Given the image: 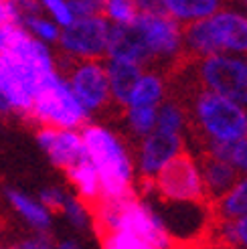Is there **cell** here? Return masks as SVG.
Returning a JSON list of instances; mask_svg holds the SVG:
<instances>
[{
	"instance_id": "27",
	"label": "cell",
	"mask_w": 247,
	"mask_h": 249,
	"mask_svg": "<svg viewBox=\"0 0 247 249\" xmlns=\"http://www.w3.org/2000/svg\"><path fill=\"white\" fill-rule=\"evenodd\" d=\"M59 215H63L73 227L83 231L91 225V213H89V207L85 205L79 196H73V195H67L63 207H61Z\"/></svg>"
},
{
	"instance_id": "35",
	"label": "cell",
	"mask_w": 247,
	"mask_h": 249,
	"mask_svg": "<svg viewBox=\"0 0 247 249\" xmlns=\"http://www.w3.org/2000/svg\"><path fill=\"white\" fill-rule=\"evenodd\" d=\"M2 22H10V15H8L6 0H0V24H2Z\"/></svg>"
},
{
	"instance_id": "33",
	"label": "cell",
	"mask_w": 247,
	"mask_h": 249,
	"mask_svg": "<svg viewBox=\"0 0 247 249\" xmlns=\"http://www.w3.org/2000/svg\"><path fill=\"white\" fill-rule=\"evenodd\" d=\"M140 15H166V0H134Z\"/></svg>"
},
{
	"instance_id": "30",
	"label": "cell",
	"mask_w": 247,
	"mask_h": 249,
	"mask_svg": "<svg viewBox=\"0 0 247 249\" xmlns=\"http://www.w3.org/2000/svg\"><path fill=\"white\" fill-rule=\"evenodd\" d=\"M69 193H65L63 189H59V186H47V189H43L39 193V201L51 211V213H59L61 207H63L65 203V198H67Z\"/></svg>"
},
{
	"instance_id": "36",
	"label": "cell",
	"mask_w": 247,
	"mask_h": 249,
	"mask_svg": "<svg viewBox=\"0 0 247 249\" xmlns=\"http://www.w3.org/2000/svg\"><path fill=\"white\" fill-rule=\"evenodd\" d=\"M189 249H221V247H215L211 243H205V245H196V247H189Z\"/></svg>"
},
{
	"instance_id": "21",
	"label": "cell",
	"mask_w": 247,
	"mask_h": 249,
	"mask_svg": "<svg viewBox=\"0 0 247 249\" xmlns=\"http://www.w3.org/2000/svg\"><path fill=\"white\" fill-rule=\"evenodd\" d=\"M223 4V0H166V15L178 20L180 24H189L211 17Z\"/></svg>"
},
{
	"instance_id": "29",
	"label": "cell",
	"mask_w": 247,
	"mask_h": 249,
	"mask_svg": "<svg viewBox=\"0 0 247 249\" xmlns=\"http://www.w3.org/2000/svg\"><path fill=\"white\" fill-rule=\"evenodd\" d=\"M41 6H43L45 15L51 20H55L61 29H65L67 24L75 20V15H73L69 0H41Z\"/></svg>"
},
{
	"instance_id": "17",
	"label": "cell",
	"mask_w": 247,
	"mask_h": 249,
	"mask_svg": "<svg viewBox=\"0 0 247 249\" xmlns=\"http://www.w3.org/2000/svg\"><path fill=\"white\" fill-rule=\"evenodd\" d=\"M168 95V81L160 71L150 69L144 71L136 81L128 95L126 106H142V107H158L162 99ZM124 106V107H126Z\"/></svg>"
},
{
	"instance_id": "1",
	"label": "cell",
	"mask_w": 247,
	"mask_h": 249,
	"mask_svg": "<svg viewBox=\"0 0 247 249\" xmlns=\"http://www.w3.org/2000/svg\"><path fill=\"white\" fill-rule=\"evenodd\" d=\"M176 77H182L187 93L182 104L189 111V136L201 148L207 142H225L235 144L247 136V107L227 99L219 93L194 85L184 73L172 69Z\"/></svg>"
},
{
	"instance_id": "26",
	"label": "cell",
	"mask_w": 247,
	"mask_h": 249,
	"mask_svg": "<svg viewBox=\"0 0 247 249\" xmlns=\"http://www.w3.org/2000/svg\"><path fill=\"white\" fill-rule=\"evenodd\" d=\"M97 237L102 241V249H154L148 241L130 231H107Z\"/></svg>"
},
{
	"instance_id": "7",
	"label": "cell",
	"mask_w": 247,
	"mask_h": 249,
	"mask_svg": "<svg viewBox=\"0 0 247 249\" xmlns=\"http://www.w3.org/2000/svg\"><path fill=\"white\" fill-rule=\"evenodd\" d=\"M150 65L175 69L184 55L182 24L168 15H138L134 20Z\"/></svg>"
},
{
	"instance_id": "28",
	"label": "cell",
	"mask_w": 247,
	"mask_h": 249,
	"mask_svg": "<svg viewBox=\"0 0 247 249\" xmlns=\"http://www.w3.org/2000/svg\"><path fill=\"white\" fill-rule=\"evenodd\" d=\"M6 6H8L10 20L20 24V27L31 17H36V15L43 12L41 0H6Z\"/></svg>"
},
{
	"instance_id": "6",
	"label": "cell",
	"mask_w": 247,
	"mask_h": 249,
	"mask_svg": "<svg viewBox=\"0 0 247 249\" xmlns=\"http://www.w3.org/2000/svg\"><path fill=\"white\" fill-rule=\"evenodd\" d=\"M164 221L172 245L189 249L209 243L215 213L209 201H150Z\"/></svg>"
},
{
	"instance_id": "20",
	"label": "cell",
	"mask_w": 247,
	"mask_h": 249,
	"mask_svg": "<svg viewBox=\"0 0 247 249\" xmlns=\"http://www.w3.org/2000/svg\"><path fill=\"white\" fill-rule=\"evenodd\" d=\"M215 219H235L247 215V174H239L229 191L211 203Z\"/></svg>"
},
{
	"instance_id": "4",
	"label": "cell",
	"mask_w": 247,
	"mask_h": 249,
	"mask_svg": "<svg viewBox=\"0 0 247 249\" xmlns=\"http://www.w3.org/2000/svg\"><path fill=\"white\" fill-rule=\"evenodd\" d=\"M194 85L247 107V57L215 53L201 59L184 57L175 67Z\"/></svg>"
},
{
	"instance_id": "10",
	"label": "cell",
	"mask_w": 247,
	"mask_h": 249,
	"mask_svg": "<svg viewBox=\"0 0 247 249\" xmlns=\"http://www.w3.org/2000/svg\"><path fill=\"white\" fill-rule=\"evenodd\" d=\"M112 24L104 15L77 17L59 35L61 55L69 59H102L107 49V36Z\"/></svg>"
},
{
	"instance_id": "31",
	"label": "cell",
	"mask_w": 247,
	"mask_h": 249,
	"mask_svg": "<svg viewBox=\"0 0 247 249\" xmlns=\"http://www.w3.org/2000/svg\"><path fill=\"white\" fill-rule=\"evenodd\" d=\"M22 27L17 22H2L0 24V55H4L8 49L12 47V43L17 41V36L20 35Z\"/></svg>"
},
{
	"instance_id": "22",
	"label": "cell",
	"mask_w": 247,
	"mask_h": 249,
	"mask_svg": "<svg viewBox=\"0 0 247 249\" xmlns=\"http://www.w3.org/2000/svg\"><path fill=\"white\" fill-rule=\"evenodd\" d=\"M156 128L164 130V132H172V134H182L187 136L189 130V111L187 106L182 104L180 97H164L162 104L158 106L156 111Z\"/></svg>"
},
{
	"instance_id": "34",
	"label": "cell",
	"mask_w": 247,
	"mask_h": 249,
	"mask_svg": "<svg viewBox=\"0 0 247 249\" xmlns=\"http://www.w3.org/2000/svg\"><path fill=\"white\" fill-rule=\"evenodd\" d=\"M55 249H81V245L75 239H63V241L55 243Z\"/></svg>"
},
{
	"instance_id": "38",
	"label": "cell",
	"mask_w": 247,
	"mask_h": 249,
	"mask_svg": "<svg viewBox=\"0 0 247 249\" xmlns=\"http://www.w3.org/2000/svg\"><path fill=\"white\" fill-rule=\"evenodd\" d=\"M243 2H245V8H247V0H243Z\"/></svg>"
},
{
	"instance_id": "23",
	"label": "cell",
	"mask_w": 247,
	"mask_h": 249,
	"mask_svg": "<svg viewBox=\"0 0 247 249\" xmlns=\"http://www.w3.org/2000/svg\"><path fill=\"white\" fill-rule=\"evenodd\" d=\"M122 109H124V124H126V130L136 142L156 128V111H158V107L126 106Z\"/></svg>"
},
{
	"instance_id": "32",
	"label": "cell",
	"mask_w": 247,
	"mask_h": 249,
	"mask_svg": "<svg viewBox=\"0 0 247 249\" xmlns=\"http://www.w3.org/2000/svg\"><path fill=\"white\" fill-rule=\"evenodd\" d=\"M229 162L237 168L239 174H247V136H245V138H241L239 142L233 144Z\"/></svg>"
},
{
	"instance_id": "37",
	"label": "cell",
	"mask_w": 247,
	"mask_h": 249,
	"mask_svg": "<svg viewBox=\"0 0 247 249\" xmlns=\"http://www.w3.org/2000/svg\"><path fill=\"white\" fill-rule=\"evenodd\" d=\"M168 249H180V247H176V245H175V247H168Z\"/></svg>"
},
{
	"instance_id": "9",
	"label": "cell",
	"mask_w": 247,
	"mask_h": 249,
	"mask_svg": "<svg viewBox=\"0 0 247 249\" xmlns=\"http://www.w3.org/2000/svg\"><path fill=\"white\" fill-rule=\"evenodd\" d=\"M152 198L158 201H207L199 160L189 150L175 156L152 178Z\"/></svg>"
},
{
	"instance_id": "3",
	"label": "cell",
	"mask_w": 247,
	"mask_h": 249,
	"mask_svg": "<svg viewBox=\"0 0 247 249\" xmlns=\"http://www.w3.org/2000/svg\"><path fill=\"white\" fill-rule=\"evenodd\" d=\"M182 41L189 59L215 53L247 55V12L219 8L211 17L184 24Z\"/></svg>"
},
{
	"instance_id": "25",
	"label": "cell",
	"mask_w": 247,
	"mask_h": 249,
	"mask_svg": "<svg viewBox=\"0 0 247 249\" xmlns=\"http://www.w3.org/2000/svg\"><path fill=\"white\" fill-rule=\"evenodd\" d=\"M22 29L45 45H55L59 41V35H61V27L55 20L49 18L45 12H41V15H36V17H31L22 24Z\"/></svg>"
},
{
	"instance_id": "13",
	"label": "cell",
	"mask_w": 247,
	"mask_h": 249,
	"mask_svg": "<svg viewBox=\"0 0 247 249\" xmlns=\"http://www.w3.org/2000/svg\"><path fill=\"white\" fill-rule=\"evenodd\" d=\"M4 201L8 203V207L15 211V213L18 215V219L31 231L49 233V229L53 227V213L39 201V198L31 196L29 193L15 189V186H6L4 189Z\"/></svg>"
},
{
	"instance_id": "16",
	"label": "cell",
	"mask_w": 247,
	"mask_h": 249,
	"mask_svg": "<svg viewBox=\"0 0 247 249\" xmlns=\"http://www.w3.org/2000/svg\"><path fill=\"white\" fill-rule=\"evenodd\" d=\"M107 57H122V59H130L140 63L142 67L150 65L148 61L146 47L142 43V36L136 29V24H128V27H118L112 24L107 36V49H106Z\"/></svg>"
},
{
	"instance_id": "8",
	"label": "cell",
	"mask_w": 247,
	"mask_h": 249,
	"mask_svg": "<svg viewBox=\"0 0 247 249\" xmlns=\"http://www.w3.org/2000/svg\"><path fill=\"white\" fill-rule=\"evenodd\" d=\"M65 57V55H63ZM63 67V75L75 93L79 104L89 116L106 111L114 104L109 93V81L106 73V63L102 59H69L67 63H57Z\"/></svg>"
},
{
	"instance_id": "2",
	"label": "cell",
	"mask_w": 247,
	"mask_h": 249,
	"mask_svg": "<svg viewBox=\"0 0 247 249\" xmlns=\"http://www.w3.org/2000/svg\"><path fill=\"white\" fill-rule=\"evenodd\" d=\"M81 136L97 170L102 198H124L136 193V166L126 140L104 124H85Z\"/></svg>"
},
{
	"instance_id": "19",
	"label": "cell",
	"mask_w": 247,
	"mask_h": 249,
	"mask_svg": "<svg viewBox=\"0 0 247 249\" xmlns=\"http://www.w3.org/2000/svg\"><path fill=\"white\" fill-rule=\"evenodd\" d=\"M209 243L221 249H247V215L235 219H215Z\"/></svg>"
},
{
	"instance_id": "24",
	"label": "cell",
	"mask_w": 247,
	"mask_h": 249,
	"mask_svg": "<svg viewBox=\"0 0 247 249\" xmlns=\"http://www.w3.org/2000/svg\"><path fill=\"white\" fill-rule=\"evenodd\" d=\"M102 15L109 20V24L128 27V24H134L140 12L136 8L134 0H106Z\"/></svg>"
},
{
	"instance_id": "15",
	"label": "cell",
	"mask_w": 247,
	"mask_h": 249,
	"mask_svg": "<svg viewBox=\"0 0 247 249\" xmlns=\"http://www.w3.org/2000/svg\"><path fill=\"white\" fill-rule=\"evenodd\" d=\"M106 73L109 81V93H112L114 106L124 107L128 102V95L136 81L144 73V67L136 61L122 59V57H107L106 61Z\"/></svg>"
},
{
	"instance_id": "14",
	"label": "cell",
	"mask_w": 247,
	"mask_h": 249,
	"mask_svg": "<svg viewBox=\"0 0 247 249\" xmlns=\"http://www.w3.org/2000/svg\"><path fill=\"white\" fill-rule=\"evenodd\" d=\"M199 168L203 177V186H205V196L209 203L217 201V198L229 191V186L237 180L239 172L229 160H221L211 154H199Z\"/></svg>"
},
{
	"instance_id": "18",
	"label": "cell",
	"mask_w": 247,
	"mask_h": 249,
	"mask_svg": "<svg viewBox=\"0 0 247 249\" xmlns=\"http://www.w3.org/2000/svg\"><path fill=\"white\" fill-rule=\"evenodd\" d=\"M65 178L69 180V184L73 186L75 195L81 198L85 205H93L102 198V186H100V177H97V170L91 164V160H83V162L71 166L69 170H65Z\"/></svg>"
},
{
	"instance_id": "5",
	"label": "cell",
	"mask_w": 247,
	"mask_h": 249,
	"mask_svg": "<svg viewBox=\"0 0 247 249\" xmlns=\"http://www.w3.org/2000/svg\"><path fill=\"white\" fill-rule=\"evenodd\" d=\"M89 114L79 104L75 93L59 69L49 75L41 89L36 91L33 106L27 111L24 120H29L35 128L51 126V128H73L81 130L89 122Z\"/></svg>"
},
{
	"instance_id": "12",
	"label": "cell",
	"mask_w": 247,
	"mask_h": 249,
	"mask_svg": "<svg viewBox=\"0 0 247 249\" xmlns=\"http://www.w3.org/2000/svg\"><path fill=\"white\" fill-rule=\"evenodd\" d=\"M35 134H36V142L43 148L47 158L63 172L89 158L81 130L41 126L36 128Z\"/></svg>"
},
{
	"instance_id": "11",
	"label": "cell",
	"mask_w": 247,
	"mask_h": 249,
	"mask_svg": "<svg viewBox=\"0 0 247 249\" xmlns=\"http://www.w3.org/2000/svg\"><path fill=\"white\" fill-rule=\"evenodd\" d=\"M187 148V136L172 134L154 128L150 134L138 140L134 154V166L140 178H154L175 156L184 152Z\"/></svg>"
}]
</instances>
